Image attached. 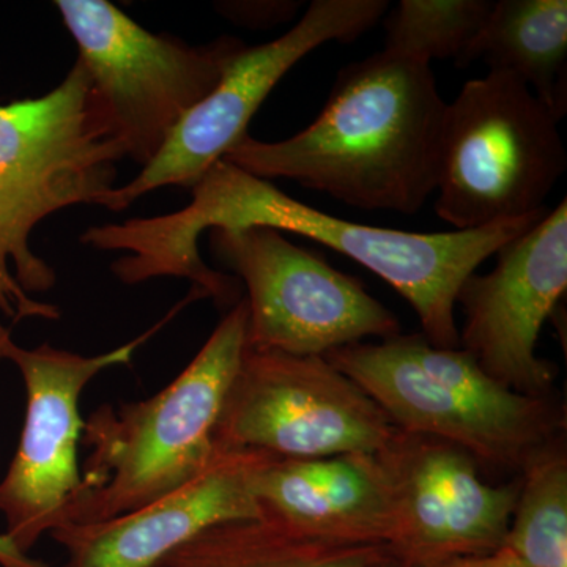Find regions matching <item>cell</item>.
<instances>
[{"label": "cell", "mask_w": 567, "mask_h": 567, "mask_svg": "<svg viewBox=\"0 0 567 567\" xmlns=\"http://www.w3.org/2000/svg\"><path fill=\"white\" fill-rule=\"evenodd\" d=\"M192 189V204L182 210L91 227L82 234V244L99 251L126 252L111 265L123 284L185 278L193 282L194 295L223 306L233 300L237 282L204 262L199 238L205 230L268 226L303 235L390 284L416 312L421 334L440 349L458 347L454 309L465 279L548 213L547 208L516 221L454 233L383 229L317 210L224 158Z\"/></svg>", "instance_id": "1"}, {"label": "cell", "mask_w": 567, "mask_h": 567, "mask_svg": "<svg viewBox=\"0 0 567 567\" xmlns=\"http://www.w3.org/2000/svg\"><path fill=\"white\" fill-rule=\"evenodd\" d=\"M445 111L429 63L380 51L339 71L303 132L278 142L248 134L224 159L361 210L415 215L436 192Z\"/></svg>", "instance_id": "2"}, {"label": "cell", "mask_w": 567, "mask_h": 567, "mask_svg": "<svg viewBox=\"0 0 567 567\" xmlns=\"http://www.w3.org/2000/svg\"><path fill=\"white\" fill-rule=\"evenodd\" d=\"M248 336V303L238 300L192 363L158 394L118 406L104 404L84 424L89 456L82 491L66 524L123 516L177 491L218 453L216 425Z\"/></svg>", "instance_id": "3"}, {"label": "cell", "mask_w": 567, "mask_h": 567, "mask_svg": "<svg viewBox=\"0 0 567 567\" xmlns=\"http://www.w3.org/2000/svg\"><path fill=\"white\" fill-rule=\"evenodd\" d=\"M323 358L395 427L461 447L477 464L520 472L539 447L565 435V412L550 398L516 393L461 347L440 349L423 334L357 342Z\"/></svg>", "instance_id": "4"}, {"label": "cell", "mask_w": 567, "mask_h": 567, "mask_svg": "<svg viewBox=\"0 0 567 567\" xmlns=\"http://www.w3.org/2000/svg\"><path fill=\"white\" fill-rule=\"evenodd\" d=\"M558 123L514 74L466 81L443 118L436 215L468 230L547 210L567 169Z\"/></svg>", "instance_id": "5"}, {"label": "cell", "mask_w": 567, "mask_h": 567, "mask_svg": "<svg viewBox=\"0 0 567 567\" xmlns=\"http://www.w3.org/2000/svg\"><path fill=\"white\" fill-rule=\"evenodd\" d=\"M55 7L126 158L141 167L156 158L182 118L246 47L235 37L194 47L153 33L107 0H59Z\"/></svg>", "instance_id": "6"}, {"label": "cell", "mask_w": 567, "mask_h": 567, "mask_svg": "<svg viewBox=\"0 0 567 567\" xmlns=\"http://www.w3.org/2000/svg\"><path fill=\"white\" fill-rule=\"evenodd\" d=\"M213 256L246 287V347L324 357L339 347L401 334L398 317L360 281L268 226L210 230Z\"/></svg>", "instance_id": "7"}, {"label": "cell", "mask_w": 567, "mask_h": 567, "mask_svg": "<svg viewBox=\"0 0 567 567\" xmlns=\"http://www.w3.org/2000/svg\"><path fill=\"white\" fill-rule=\"evenodd\" d=\"M394 431L374 399L323 357L246 347L215 445L279 458L377 454Z\"/></svg>", "instance_id": "8"}, {"label": "cell", "mask_w": 567, "mask_h": 567, "mask_svg": "<svg viewBox=\"0 0 567 567\" xmlns=\"http://www.w3.org/2000/svg\"><path fill=\"white\" fill-rule=\"evenodd\" d=\"M163 324L93 357L50 344L24 349L7 339L3 360L21 372L25 416L20 445L0 481V514L7 525L3 535L22 554L29 555L41 536L62 527L66 511L81 494L82 391L100 372L132 363L136 350Z\"/></svg>", "instance_id": "9"}, {"label": "cell", "mask_w": 567, "mask_h": 567, "mask_svg": "<svg viewBox=\"0 0 567 567\" xmlns=\"http://www.w3.org/2000/svg\"><path fill=\"white\" fill-rule=\"evenodd\" d=\"M386 0H315L282 37L245 47L227 63L216 87L197 103L148 166L115 186L100 207L122 212L164 186L193 188L213 164L248 136V125L293 65L328 41L352 43L382 20Z\"/></svg>", "instance_id": "10"}, {"label": "cell", "mask_w": 567, "mask_h": 567, "mask_svg": "<svg viewBox=\"0 0 567 567\" xmlns=\"http://www.w3.org/2000/svg\"><path fill=\"white\" fill-rule=\"evenodd\" d=\"M377 457L391 492L386 547L404 565L432 567L503 547L518 483L488 484L466 451L399 427Z\"/></svg>", "instance_id": "11"}, {"label": "cell", "mask_w": 567, "mask_h": 567, "mask_svg": "<svg viewBox=\"0 0 567 567\" xmlns=\"http://www.w3.org/2000/svg\"><path fill=\"white\" fill-rule=\"evenodd\" d=\"M495 256L494 270L475 271L458 290L465 315L458 347L503 386L550 398L557 368L536 349L567 289V200Z\"/></svg>", "instance_id": "12"}, {"label": "cell", "mask_w": 567, "mask_h": 567, "mask_svg": "<svg viewBox=\"0 0 567 567\" xmlns=\"http://www.w3.org/2000/svg\"><path fill=\"white\" fill-rule=\"evenodd\" d=\"M126 158L80 61L40 99L0 104V181L71 205H102Z\"/></svg>", "instance_id": "13"}, {"label": "cell", "mask_w": 567, "mask_h": 567, "mask_svg": "<svg viewBox=\"0 0 567 567\" xmlns=\"http://www.w3.org/2000/svg\"><path fill=\"white\" fill-rule=\"evenodd\" d=\"M271 454L219 451L185 486L148 505L96 524H66L50 535L66 554L62 567H156L218 525L262 518L257 473Z\"/></svg>", "instance_id": "14"}, {"label": "cell", "mask_w": 567, "mask_h": 567, "mask_svg": "<svg viewBox=\"0 0 567 567\" xmlns=\"http://www.w3.org/2000/svg\"><path fill=\"white\" fill-rule=\"evenodd\" d=\"M265 517L324 543L388 546L391 492L377 454L274 457L257 473Z\"/></svg>", "instance_id": "15"}, {"label": "cell", "mask_w": 567, "mask_h": 567, "mask_svg": "<svg viewBox=\"0 0 567 567\" xmlns=\"http://www.w3.org/2000/svg\"><path fill=\"white\" fill-rule=\"evenodd\" d=\"M520 78L558 122L567 112L566 0H499L456 61Z\"/></svg>", "instance_id": "16"}, {"label": "cell", "mask_w": 567, "mask_h": 567, "mask_svg": "<svg viewBox=\"0 0 567 567\" xmlns=\"http://www.w3.org/2000/svg\"><path fill=\"white\" fill-rule=\"evenodd\" d=\"M385 550L324 543L264 516L210 528L158 567H368Z\"/></svg>", "instance_id": "17"}, {"label": "cell", "mask_w": 567, "mask_h": 567, "mask_svg": "<svg viewBox=\"0 0 567 567\" xmlns=\"http://www.w3.org/2000/svg\"><path fill=\"white\" fill-rule=\"evenodd\" d=\"M66 207L58 197L0 181V312L13 323L61 317L58 306L29 295L48 292L58 281L52 267L33 251L31 235L44 218Z\"/></svg>", "instance_id": "18"}, {"label": "cell", "mask_w": 567, "mask_h": 567, "mask_svg": "<svg viewBox=\"0 0 567 567\" xmlns=\"http://www.w3.org/2000/svg\"><path fill=\"white\" fill-rule=\"evenodd\" d=\"M520 473L516 507L502 550L527 567H567L565 435L539 447Z\"/></svg>", "instance_id": "19"}, {"label": "cell", "mask_w": 567, "mask_h": 567, "mask_svg": "<svg viewBox=\"0 0 567 567\" xmlns=\"http://www.w3.org/2000/svg\"><path fill=\"white\" fill-rule=\"evenodd\" d=\"M488 0H402L386 18L383 51L429 63L454 62L483 29Z\"/></svg>", "instance_id": "20"}, {"label": "cell", "mask_w": 567, "mask_h": 567, "mask_svg": "<svg viewBox=\"0 0 567 567\" xmlns=\"http://www.w3.org/2000/svg\"><path fill=\"white\" fill-rule=\"evenodd\" d=\"M221 6L223 13L240 24L275 25L292 20L303 2H230Z\"/></svg>", "instance_id": "21"}, {"label": "cell", "mask_w": 567, "mask_h": 567, "mask_svg": "<svg viewBox=\"0 0 567 567\" xmlns=\"http://www.w3.org/2000/svg\"><path fill=\"white\" fill-rule=\"evenodd\" d=\"M11 338L9 328L0 322V361L3 360V346L7 339ZM0 567H51L47 563L33 559L29 555L22 554L13 544L10 543L9 537L0 535Z\"/></svg>", "instance_id": "22"}, {"label": "cell", "mask_w": 567, "mask_h": 567, "mask_svg": "<svg viewBox=\"0 0 567 567\" xmlns=\"http://www.w3.org/2000/svg\"><path fill=\"white\" fill-rule=\"evenodd\" d=\"M432 567H527L518 563L516 558L511 557L505 550L492 551L486 555H475V557H462L450 559V561L440 563Z\"/></svg>", "instance_id": "23"}, {"label": "cell", "mask_w": 567, "mask_h": 567, "mask_svg": "<svg viewBox=\"0 0 567 567\" xmlns=\"http://www.w3.org/2000/svg\"><path fill=\"white\" fill-rule=\"evenodd\" d=\"M368 567H409L401 561V559L395 558L390 550L383 551L379 558L374 559Z\"/></svg>", "instance_id": "24"}, {"label": "cell", "mask_w": 567, "mask_h": 567, "mask_svg": "<svg viewBox=\"0 0 567 567\" xmlns=\"http://www.w3.org/2000/svg\"><path fill=\"white\" fill-rule=\"evenodd\" d=\"M156 567H158V566H156Z\"/></svg>", "instance_id": "25"}]
</instances>
